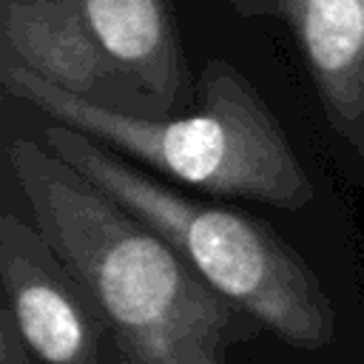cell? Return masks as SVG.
<instances>
[{"mask_svg":"<svg viewBox=\"0 0 364 364\" xmlns=\"http://www.w3.org/2000/svg\"><path fill=\"white\" fill-rule=\"evenodd\" d=\"M43 142L154 228L222 299L247 313L259 327L301 350L330 344L336 333L330 296L307 262L267 225L173 191L68 125L51 122Z\"/></svg>","mask_w":364,"mask_h":364,"instance_id":"cell-3","label":"cell"},{"mask_svg":"<svg viewBox=\"0 0 364 364\" xmlns=\"http://www.w3.org/2000/svg\"><path fill=\"white\" fill-rule=\"evenodd\" d=\"M0 364H34V355L20 338L6 307H0Z\"/></svg>","mask_w":364,"mask_h":364,"instance_id":"cell-8","label":"cell"},{"mask_svg":"<svg viewBox=\"0 0 364 364\" xmlns=\"http://www.w3.org/2000/svg\"><path fill=\"white\" fill-rule=\"evenodd\" d=\"M0 46L3 60L82 100L128 114H136L134 100L148 102L105 60L77 0H3Z\"/></svg>","mask_w":364,"mask_h":364,"instance_id":"cell-5","label":"cell"},{"mask_svg":"<svg viewBox=\"0 0 364 364\" xmlns=\"http://www.w3.org/2000/svg\"><path fill=\"white\" fill-rule=\"evenodd\" d=\"M105 60L165 117L188 82L165 0H77Z\"/></svg>","mask_w":364,"mask_h":364,"instance_id":"cell-6","label":"cell"},{"mask_svg":"<svg viewBox=\"0 0 364 364\" xmlns=\"http://www.w3.org/2000/svg\"><path fill=\"white\" fill-rule=\"evenodd\" d=\"M3 307L40 364H131L108 318L34 222L0 216Z\"/></svg>","mask_w":364,"mask_h":364,"instance_id":"cell-4","label":"cell"},{"mask_svg":"<svg viewBox=\"0 0 364 364\" xmlns=\"http://www.w3.org/2000/svg\"><path fill=\"white\" fill-rule=\"evenodd\" d=\"M6 162L31 222L85 284L131 364H228L230 347L256 333L173 245L46 142L14 136Z\"/></svg>","mask_w":364,"mask_h":364,"instance_id":"cell-1","label":"cell"},{"mask_svg":"<svg viewBox=\"0 0 364 364\" xmlns=\"http://www.w3.org/2000/svg\"><path fill=\"white\" fill-rule=\"evenodd\" d=\"M6 94L43 111L125 159L216 196H239L284 210L313 199V182L259 91L228 60H210L202 105L188 117H139L68 94L3 60Z\"/></svg>","mask_w":364,"mask_h":364,"instance_id":"cell-2","label":"cell"},{"mask_svg":"<svg viewBox=\"0 0 364 364\" xmlns=\"http://www.w3.org/2000/svg\"><path fill=\"white\" fill-rule=\"evenodd\" d=\"M330 119L364 151V0H282Z\"/></svg>","mask_w":364,"mask_h":364,"instance_id":"cell-7","label":"cell"}]
</instances>
